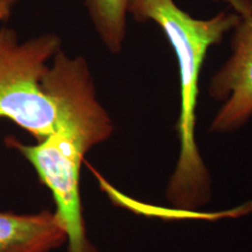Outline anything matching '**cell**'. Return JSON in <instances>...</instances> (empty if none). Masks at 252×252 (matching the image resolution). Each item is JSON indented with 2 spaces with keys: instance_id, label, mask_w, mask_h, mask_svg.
Here are the masks:
<instances>
[{
  "instance_id": "cell-1",
  "label": "cell",
  "mask_w": 252,
  "mask_h": 252,
  "mask_svg": "<svg viewBox=\"0 0 252 252\" xmlns=\"http://www.w3.org/2000/svg\"><path fill=\"white\" fill-rule=\"evenodd\" d=\"M128 14L135 20L153 21L174 49L180 76V153L168 185L167 196L185 209L200 206L209 196V175L196 144L198 81L208 50L222 42L239 23L238 13L222 11L212 18L196 19L174 0H130Z\"/></svg>"
},
{
  "instance_id": "cell-2",
  "label": "cell",
  "mask_w": 252,
  "mask_h": 252,
  "mask_svg": "<svg viewBox=\"0 0 252 252\" xmlns=\"http://www.w3.org/2000/svg\"><path fill=\"white\" fill-rule=\"evenodd\" d=\"M113 132L111 118L93 109L72 108L59 116L55 130L36 144H24L13 135L5 138L52 193L55 214L67 236L68 252H97L87 235L82 210L80 180L84 157Z\"/></svg>"
},
{
  "instance_id": "cell-3",
  "label": "cell",
  "mask_w": 252,
  "mask_h": 252,
  "mask_svg": "<svg viewBox=\"0 0 252 252\" xmlns=\"http://www.w3.org/2000/svg\"><path fill=\"white\" fill-rule=\"evenodd\" d=\"M61 49L58 34L20 40L14 28L0 27V119L12 122L36 141L55 130L58 110L43 81Z\"/></svg>"
},
{
  "instance_id": "cell-4",
  "label": "cell",
  "mask_w": 252,
  "mask_h": 252,
  "mask_svg": "<svg viewBox=\"0 0 252 252\" xmlns=\"http://www.w3.org/2000/svg\"><path fill=\"white\" fill-rule=\"evenodd\" d=\"M234 28L231 55L210 81L213 98L223 102L210 130L231 132L252 117V9L239 14Z\"/></svg>"
},
{
  "instance_id": "cell-5",
  "label": "cell",
  "mask_w": 252,
  "mask_h": 252,
  "mask_svg": "<svg viewBox=\"0 0 252 252\" xmlns=\"http://www.w3.org/2000/svg\"><path fill=\"white\" fill-rule=\"evenodd\" d=\"M67 243L55 213L0 212V252H50Z\"/></svg>"
},
{
  "instance_id": "cell-6",
  "label": "cell",
  "mask_w": 252,
  "mask_h": 252,
  "mask_svg": "<svg viewBox=\"0 0 252 252\" xmlns=\"http://www.w3.org/2000/svg\"><path fill=\"white\" fill-rule=\"evenodd\" d=\"M130 0H84L97 35L112 54L121 53L127 32Z\"/></svg>"
},
{
  "instance_id": "cell-7",
  "label": "cell",
  "mask_w": 252,
  "mask_h": 252,
  "mask_svg": "<svg viewBox=\"0 0 252 252\" xmlns=\"http://www.w3.org/2000/svg\"><path fill=\"white\" fill-rule=\"evenodd\" d=\"M21 1L23 0H0V23L8 21Z\"/></svg>"
}]
</instances>
